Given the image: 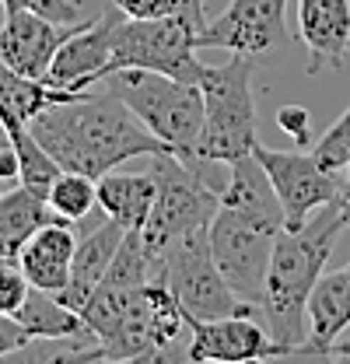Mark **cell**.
<instances>
[{"label":"cell","mask_w":350,"mask_h":364,"mask_svg":"<svg viewBox=\"0 0 350 364\" xmlns=\"http://www.w3.org/2000/svg\"><path fill=\"white\" fill-rule=\"evenodd\" d=\"M28 130L39 136V144L56 158L60 168L81 172L91 179L120 168L123 161H133V158L172 151L109 88L102 95L78 91L67 102L49 105L28 123Z\"/></svg>","instance_id":"cell-1"},{"label":"cell","mask_w":350,"mask_h":364,"mask_svg":"<svg viewBox=\"0 0 350 364\" xmlns=\"http://www.w3.org/2000/svg\"><path fill=\"white\" fill-rule=\"evenodd\" d=\"M347 228V214L340 200L319 207L302 228H284L273 242V256L262 284L260 322L266 333L287 350L298 354L308 340V294L315 280L326 273L333 245Z\"/></svg>","instance_id":"cell-2"},{"label":"cell","mask_w":350,"mask_h":364,"mask_svg":"<svg viewBox=\"0 0 350 364\" xmlns=\"http://www.w3.org/2000/svg\"><path fill=\"white\" fill-rule=\"evenodd\" d=\"M207 25L203 0H193L186 11L169 18H127L120 11L112 28V63L116 70L137 67V70H158L175 81L200 85L207 63L196 56L200 46L196 36Z\"/></svg>","instance_id":"cell-3"},{"label":"cell","mask_w":350,"mask_h":364,"mask_svg":"<svg viewBox=\"0 0 350 364\" xmlns=\"http://www.w3.org/2000/svg\"><path fill=\"white\" fill-rule=\"evenodd\" d=\"M253 60L231 53L228 63L207 67L200 77L203 91V130L196 140V161L231 165L253 154L256 144V105H253Z\"/></svg>","instance_id":"cell-4"},{"label":"cell","mask_w":350,"mask_h":364,"mask_svg":"<svg viewBox=\"0 0 350 364\" xmlns=\"http://www.w3.org/2000/svg\"><path fill=\"white\" fill-rule=\"evenodd\" d=\"M133 109V116L172 147L179 158L196 161V140L203 130V91L200 85L175 81L158 70L123 67L102 81Z\"/></svg>","instance_id":"cell-5"},{"label":"cell","mask_w":350,"mask_h":364,"mask_svg":"<svg viewBox=\"0 0 350 364\" xmlns=\"http://www.w3.org/2000/svg\"><path fill=\"white\" fill-rule=\"evenodd\" d=\"M203 161H186L175 151L151 154V176L158 182L154 207L147 214V225L140 228V238L154 259H161V249L196 228H207L221 207V193L203 179Z\"/></svg>","instance_id":"cell-6"},{"label":"cell","mask_w":350,"mask_h":364,"mask_svg":"<svg viewBox=\"0 0 350 364\" xmlns=\"http://www.w3.org/2000/svg\"><path fill=\"white\" fill-rule=\"evenodd\" d=\"M284 231V210H242V207H218L207 225L211 252L228 287L249 301H262L266 267L273 256V242Z\"/></svg>","instance_id":"cell-7"},{"label":"cell","mask_w":350,"mask_h":364,"mask_svg":"<svg viewBox=\"0 0 350 364\" xmlns=\"http://www.w3.org/2000/svg\"><path fill=\"white\" fill-rule=\"evenodd\" d=\"M161 277L172 291L175 305L186 318H224V316H256L260 309L242 301L228 280L221 277L207 228L186 231L161 249Z\"/></svg>","instance_id":"cell-8"},{"label":"cell","mask_w":350,"mask_h":364,"mask_svg":"<svg viewBox=\"0 0 350 364\" xmlns=\"http://www.w3.org/2000/svg\"><path fill=\"white\" fill-rule=\"evenodd\" d=\"M253 154L262 165L266 179L273 182V193L284 207V228H302L326 203L340 196L344 172L322 168L315 154L298 147V151H273L266 144H253Z\"/></svg>","instance_id":"cell-9"},{"label":"cell","mask_w":350,"mask_h":364,"mask_svg":"<svg viewBox=\"0 0 350 364\" xmlns=\"http://www.w3.org/2000/svg\"><path fill=\"white\" fill-rule=\"evenodd\" d=\"M189 347L186 361H266V358H287V350L266 333L256 316H224V318H186Z\"/></svg>","instance_id":"cell-10"},{"label":"cell","mask_w":350,"mask_h":364,"mask_svg":"<svg viewBox=\"0 0 350 364\" xmlns=\"http://www.w3.org/2000/svg\"><path fill=\"white\" fill-rule=\"evenodd\" d=\"M284 14L287 0H231L214 21H207L196 36L200 49L249 53L260 56L284 43Z\"/></svg>","instance_id":"cell-11"},{"label":"cell","mask_w":350,"mask_h":364,"mask_svg":"<svg viewBox=\"0 0 350 364\" xmlns=\"http://www.w3.org/2000/svg\"><path fill=\"white\" fill-rule=\"evenodd\" d=\"M120 11L112 7L105 18L85 21L67 43L56 49L49 70H46V85L60 91H91L102 85L109 74H116L112 63V28H116Z\"/></svg>","instance_id":"cell-12"},{"label":"cell","mask_w":350,"mask_h":364,"mask_svg":"<svg viewBox=\"0 0 350 364\" xmlns=\"http://www.w3.org/2000/svg\"><path fill=\"white\" fill-rule=\"evenodd\" d=\"M85 21L63 25V21H49L36 11H7L4 25H0V60L25 74V77H39L43 81L56 49L67 43Z\"/></svg>","instance_id":"cell-13"},{"label":"cell","mask_w":350,"mask_h":364,"mask_svg":"<svg viewBox=\"0 0 350 364\" xmlns=\"http://www.w3.org/2000/svg\"><path fill=\"white\" fill-rule=\"evenodd\" d=\"M298 39L308 49V74L340 70L350 56V0H298Z\"/></svg>","instance_id":"cell-14"},{"label":"cell","mask_w":350,"mask_h":364,"mask_svg":"<svg viewBox=\"0 0 350 364\" xmlns=\"http://www.w3.org/2000/svg\"><path fill=\"white\" fill-rule=\"evenodd\" d=\"M308 340L298 354L329 358L333 343L350 329V263L322 273L308 294Z\"/></svg>","instance_id":"cell-15"},{"label":"cell","mask_w":350,"mask_h":364,"mask_svg":"<svg viewBox=\"0 0 350 364\" xmlns=\"http://www.w3.org/2000/svg\"><path fill=\"white\" fill-rule=\"evenodd\" d=\"M78 249V235L70 231V221L63 218H49L18 252V267L28 277L32 287L43 291H63L70 280V259Z\"/></svg>","instance_id":"cell-16"},{"label":"cell","mask_w":350,"mask_h":364,"mask_svg":"<svg viewBox=\"0 0 350 364\" xmlns=\"http://www.w3.org/2000/svg\"><path fill=\"white\" fill-rule=\"evenodd\" d=\"M123 235H127V228L120 221H112V218H105L95 231H88L85 238H78V249H74V259H70V280H67L63 291H56V298L63 305L81 312V305L91 298V291L102 284L105 270L112 267V259H116V252L123 245Z\"/></svg>","instance_id":"cell-17"},{"label":"cell","mask_w":350,"mask_h":364,"mask_svg":"<svg viewBox=\"0 0 350 364\" xmlns=\"http://www.w3.org/2000/svg\"><path fill=\"white\" fill-rule=\"evenodd\" d=\"M158 182L147 172H105L95 179V196L105 218L120 221L127 231H140L154 207Z\"/></svg>","instance_id":"cell-18"},{"label":"cell","mask_w":350,"mask_h":364,"mask_svg":"<svg viewBox=\"0 0 350 364\" xmlns=\"http://www.w3.org/2000/svg\"><path fill=\"white\" fill-rule=\"evenodd\" d=\"M14 318L25 326V333L32 340L43 343H78V340H95L91 329L85 326V318L78 309L63 305L53 291L32 287L28 298L21 301V309L14 312Z\"/></svg>","instance_id":"cell-19"},{"label":"cell","mask_w":350,"mask_h":364,"mask_svg":"<svg viewBox=\"0 0 350 364\" xmlns=\"http://www.w3.org/2000/svg\"><path fill=\"white\" fill-rule=\"evenodd\" d=\"M46 221H49V203L32 189H25L21 182L18 189L0 193V259H18L21 245Z\"/></svg>","instance_id":"cell-20"},{"label":"cell","mask_w":350,"mask_h":364,"mask_svg":"<svg viewBox=\"0 0 350 364\" xmlns=\"http://www.w3.org/2000/svg\"><path fill=\"white\" fill-rule=\"evenodd\" d=\"M0 116H4V123H7V130H11V140H14V154H18V182H21L25 189H32L36 196H43L46 200L49 186L56 182V176H60L63 168L56 165V158L39 144V136L28 130V123H21V119L11 116V112H0Z\"/></svg>","instance_id":"cell-21"},{"label":"cell","mask_w":350,"mask_h":364,"mask_svg":"<svg viewBox=\"0 0 350 364\" xmlns=\"http://www.w3.org/2000/svg\"><path fill=\"white\" fill-rule=\"evenodd\" d=\"M70 95H78V91L49 88L46 81L25 77V74L11 70V67L0 60V112H11V116H18L21 123H32L43 109L56 105V102H67Z\"/></svg>","instance_id":"cell-22"},{"label":"cell","mask_w":350,"mask_h":364,"mask_svg":"<svg viewBox=\"0 0 350 364\" xmlns=\"http://www.w3.org/2000/svg\"><path fill=\"white\" fill-rule=\"evenodd\" d=\"M46 203H49V214H53V218L85 221L88 214H91V207L98 203V196H95V179L63 168V172L56 176V182L49 186Z\"/></svg>","instance_id":"cell-23"},{"label":"cell","mask_w":350,"mask_h":364,"mask_svg":"<svg viewBox=\"0 0 350 364\" xmlns=\"http://www.w3.org/2000/svg\"><path fill=\"white\" fill-rule=\"evenodd\" d=\"M312 154H315V161L322 168H333V172H344L347 168L350 165V109L315 140Z\"/></svg>","instance_id":"cell-24"},{"label":"cell","mask_w":350,"mask_h":364,"mask_svg":"<svg viewBox=\"0 0 350 364\" xmlns=\"http://www.w3.org/2000/svg\"><path fill=\"white\" fill-rule=\"evenodd\" d=\"M28 291H32V284L21 273L18 259H0V312L14 316L21 309V301L28 298Z\"/></svg>","instance_id":"cell-25"},{"label":"cell","mask_w":350,"mask_h":364,"mask_svg":"<svg viewBox=\"0 0 350 364\" xmlns=\"http://www.w3.org/2000/svg\"><path fill=\"white\" fill-rule=\"evenodd\" d=\"M4 11H36L49 21H63V25H74L81 21V7L74 0H0Z\"/></svg>","instance_id":"cell-26"},{"label":"cell","mask_w":350,"mask_h":364,"mask_svg":"<svg viewBox=\"0 0 350 364\" xmlns=\"http://www.w3.org/2000/svg\"><path fill=\"white\" fill-rule=\"evenodd\" d=\"M193 0H112L116 11H123L127 18H169L186 11Z\"/></svg>","instance_id":"cell-27"},{"label":"cell","mask_w":350,"mask_h":364,"mask_svg":"<svg viewBox=\"0 0 350 364\" xmlns=\"http://www.w3.org/2000/svg\"><path fill=\"white\" fill-rule=\"evenodd\" d=\"M277 127L291 136L298 147L312 144V112L305 105H280L277 109Z\"/></svg>","instance_id":"cell-28"},{"label":"cell","mask_w":350,"mask_h":364,"mask_svg":"<svg viewBox=\"0 0 350 364\" xmlns=\"http://www.w3.org/2000/svg\"><path fill=\"white\" fill-rule=\"evenodd\" d=\"M28 343H32V336L25 333V326H21L14 316L0 312V358L21 354V350H28Z\"/></svg>","instance_id":"cell-29"},{"label":"cell","mask_w":350,"mask_h":364,"mask_svg":"<svg viewBox=\"0 0 350 364\" xmlns=\"http://www.w3.org/2000/svg\"><path fill=\"white\" fill-rule=\"evenodd\" d=\"M18 179V154H14V140L11 130L0 116V182H14Z\"/></svg>","instance_id":"cell-30"},{"label":"cell","mask_w":350,"mask_h":364,"mask_svg":"<svg viewBox=\"0 0 350 364\" xmlns=\"http://www.w3.org/2000/svg\"><path fill=\"white\" fill-rule=\"evenodd\" d=\"M340 207H344V214H347V225H350V165L344 168V186H340Z\"/></svg>","instance_id":"cell-31"},{"label":"cell","mask_w":350,"mask_h":364,"mask_svg":"<svg viewBox=\"0 0 350 364\" xmlns=\"http://www.w3.org/2000/svg\"><path fill=\"white\" fill-rule=\"evenodd\" d=\"M329 358H347V361H350V336H347V340L340 336V340L333 343V350H329Z\"/></svg>","instance_id":"cell-32"},{"label":"cell","mask_w":350,"mask_h":364,"mask_svg":"<svg viewBox=\"0 0 350 364\" xmlns=\"http://www.w3.org/2000/svg\"><path fill=\"white\" fill-rule=\"evenodd\" d=\"M4 14H7V11H4V4H0V25H4Z\"/></svg>","instance_id":"cell-33"}]
</instances>
